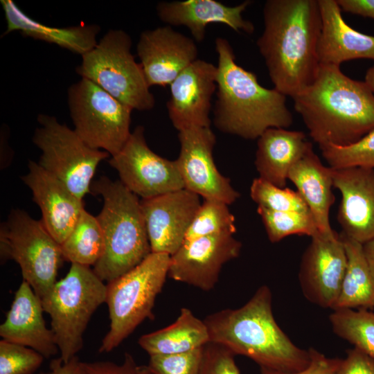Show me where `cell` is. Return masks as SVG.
Instances as JSON below:
<instances>
[{"label":"cell","mask_w":374,"mask_h":374,"mask_svg":"<svg viewBox=\"0 0 374 374\" xmlns=\"http://www.w3.org/2000/svg\"><path fill=\"white\" fill-rule=\"evenodd\" d=\"M256 44L274 89L293 98L314 79L320 62L318 0H267Z\"/></svg>","instance_id":"6da1fadb"},{"label":"cell","mask_w":374,"mask_h":374,"mask_svg":"<svg viewBox=\"0 0 374 374\" xmlns=\"http://www.w3.org/2000/svg\"><path fill=\"white\" fill-rule=\"evenodd\" d=\"M292 99L319 148L352 145L374 130V94L339 66L320 64L314 80Z\"/></svg>","instance_id":"7a4b0ae2"},{"label":"cell","mask_w":374,"mask_h":374,"mask_svg":"<svg viewBox=\"0 0 374 374\" xmlns=\"http://www.w3.org/2000/svg\"><path fill=\"white\" fill-rule=\"evenodd\" d=\"M203 321L210 342L250 358L260 368L294 373L310 363L309 350L296 346L277 324L267 285L260 287L243 306L217 311Z\"/></svg>","instance_id":"3957f363"},{"label":"cell","mask_w":374,"mask_h":374,"mask_svg":"<svg viewBox=\"0 0 374 374\" xmlns=\"http://www.w3.org/2000/svg\"><path fill=\"white\" fill-rule=\"evenodd\" d=\"M217 99L213 123L224 133L256 139L267 129L287 128L293 116L286 96L262 87L255 73L238 65L229 41L217 37Z\"/></svg>","instance_id":"277c9868"},{"label":"cell","mask_w":374,"mask_h":374,"mask_svg":"<svg viewBox=\"0 0 374 374\" xmlns=\"http://www.w3.org/2000/svg\"><path fill=\"white\" fill-rule=\"evenodd\" d=\"M91 192L103 197L96 216L103 231L105 251L93 271L107 283L140 264L151 253L141 200L120 181L106 176L92 182Z\"/></svg>","instance_id":"5b68a950"},{"label":"cell","mask_w":374,"mask_h":374,"mask_svg":"<svg viewBox=\"0 0 374 374\" xmlns=\"http://www.w3.org/2000/svg\"><path fill=\"white\" fill-rule=\"evenodd\" d=\"M170 256L151 253L140 264L107 283L106 303L109 330L98 351L117 348L146 319H154L153 308L168 274Z\"/></svg>","instance_id":"8992f818"},{"label":"cell","mask_w":374,"mask_h":374,"mask_svg":"<svg viewBox=\"0 0 374 374\" xmlns=\"http://www.w3.org/2000/svg\"><path fill=\"white\" fill-rule=\"evenodd\" d=\"M106 297L107 285L93 270L72 263L66 275L41 300L51 317V328L64 363L82 348L88 323Z\"/></svg>","instance_id":"52a82bcc"},{"label":"cell","mask_w":374,"mask_h":374,"mask_svg":"<svg viewBox=\"0 0 374 374\" xmlns=\"http://www.w3.org/2000/svg\"><path fill=\"white\" fill-rule=\"evenodd\" d=\"M132 45V38L125 31L109 30L82 56L76 72L133 110H150L155 98L140 63L131 52Z\"/></svg>","instance_id":"ba28073f"},{"label":"cell","mask_w":374,"mask_h":374,"mask_svg":"<svg viewBox=\"0 0 374 374\" xmlns=\"http://www.w3.org/2000/svg\"><path fill=\"white\" fill-rule=\"evenodd\" d=\"M1 259H10L19 266L24 280L42 300L52 290L63 260L60 244L41 220L26 211L12 209L0 229Z\"/></svg>","instance_id":"9c48e42d"},{"label":"cell","mask_w":374,"mask_h":374,"mask_svg":"<svg viewBox=\"0 0 374 374\" xmlns=\"http://www.w3.org/2000/svg\"><path fill=\"white\" fill-rule=\"evenodd\" d=\"M73 130L89 147L116 154L129 139L132 109L92 81L81 78L68 90Z\"/></svg>","instance_id":"30bf717a"},{"label":"cell","mask_w":374,"mask_h":374,"mask_svg":"<svg viewBox=\"0 0 374 374\" xmlns=\"http://www.w3.org/2000/svg\"><path fill=\"white\" fill-rule=\"evenodd\" d=\"M37 121L40 125L33 141L42 152L38 163L82 199L91 192L99 163L109 154L89 147L73 130L54 116L41 114Z\"/></svg>","instance_id":"8fae6325"},{"label":"cell","mask_w":374,"mask_h":374,"mask_svg":"<svg viewBox=\"0 0 374 374\" xmlns=\"http://www.w3.org/2000/svg\"><path fill=\"white\" fill-rule=\"evenodd\" d=\"M108 163L132 193L148 199L184 188L176 160L153 152L145 139L144 127L137 126L123 148Z\"/></svg>","instance_id":"7c38bea8"},{"label":"cell","mask_w":374,"mask_h":374,"mask_svg":"<svg viewBox=\"0 0 374 374\" xmlns=\"http://www.w3.org/2000/svg\"><path fill=\"white\" fill-rule=\"evenodd\" d=\"M180 151L176 159L184 188L202 197L228 205L240 194L229 178L217 168L213 157L216 137L211 127H193L179 132Z\"/></svg>","instance_id":"4fadbf2b"},{"label":"cell","mask_w":374,"mask_h":374,"mask_svg":"<svg viewBox=\"0 0 374 374\" xmlns=\"http://www.w3.org/2000/svg\"><path fill=\"white\" fill-rule=\"evenodd\" d=\"M233 235L220 233L184 242L170 256L168 276L204 291L213 289L223 265L240 255L242 243Z\"/></svg>","instance_id":"5bb4252c"},{"label":"cell","mask_w":374,"mask_h":374,"mask_svg":"<svg viewBox=\"0 0 374 374\" xmlns=\"http://www.w3.org/2000/svg\"><path fill=\"white\" fill-rule=\"evenodd\" d=\"M304 251L299 279L308 300L333 310L338 299L347 266V256L339 233L318 234L311 238Z\"/></svg>","instance_id":"9a60e30c"},{"label":"cell","mask_w":374,"mask_h":374,"mask_svg":"<svg viewBox=\"0 0 374 374\" xmlns=\"http://www.w3.org/2000/svg\"><path fill=\"white\" fill-rule=\"evenodd\" d=\"M199 196L186 188L142 199L141 206L152 253L172 256L184 242L201 205Z\"/></svg>","instance_id":"2e32d148"},{"label":"cell","mask_w":374,"mask_h":374,"mask_svg":"<svg viewBox=\"0 0 374 374\" xmlns=\"http://www.w3.org/2000/svg\"><path fill=\"white\" fill-rule=\"evenodd\" d=\"M217 65L198 58L169 85L168 113L178 132L211 126V100L217 89Z\"/></svg>","instance_id":"e0dca14e"},{"label":"cell","mask_w":374,"mask_h":374,"mask_svg":"<svg viewBox=\"0 0 374 374\" xmlns=\"http://www.w3.org/2000/svg\"><path fill=\"white\" fill-rule=\"evenodd\" d=\"M136 51L150 87L170 85L199 53L193 39L170 26L143 31Z\"/></svg>","instance_id":"ac0fdd59"},{"label":"cell","mask_w":374,"mask_h":374,"mask_svg":"<svg viewBox=\"0 0 374 374\" xmlns=\"http://www.w3.org/2000/svg\"><path fill=\"white\" fill-rule=\"evenodd\" d=\"M333 169V186L341 195L337 219L341 233L362 244L374 239V168Z\"/></svg>","instance_id":"d6986e66"},{"label":"cell","mask_w":374,"mask_h":374,"mask_svg":"<svg viewBox=\"0 0 374 374\" xmlns=\"http://www.w3.org/2000/svg\"><path fill=\"white\" fill-rule=\"evenodd\" d=\"M28 167V171L21 179L30 189L33 199L39 207L41 222L60 244L73 230L84 209L82 199L74 195L38 163L29 161Z\"/></svg>","instance_id":"ffe728a7"},{"label":"cell","mask_w":374,"mask_h":374,"mask_svg":"<svg viewBox=\"0 0 374 374\" xmlns=\"http://www.w3.org/2000/svg\"><path fill=\"white\" fill-rule=\"evenodd\" d=\"M250 3V1H245L229 6L215 0L161 1L157 3L156 10L163 23L170 26L186 27L193 39L202 42L205 38L206 26L211 24H222L235 32L252 34L254 25L242 16Z\"/></svg>","instance_id":"44dd1931"},{"label":"cell","mask_w":374,"mask_h":374,"mask_svg":"<svg viewBox=\"0 0 374 374\" xmlns=\"http://www.w3.org/2000/svg\"><path fill=\"white\" fill-rule=\"evenodd\" d=\"M44 312L40 298L23 280L0 326L2 339L30 348L44 358L55 356L59 349L53 332L46 326Z\"/></svg>","instance_id":"7402d4cb"},{"label":"cell","mask_w":374,"mask_h":374,"mask_svg":"<svg viewBox=\"0 0 374 374\" xmlns=\"http://www.w3.org/2000/svg\"><path fill=\"white\" fill-rule=\"evenodd\" d=\"M321 32L318 56L321 64L339 66L356 59L374 60V36L362 33L344 21L337 0H318Z\"/></svg>","instance_id":"603a6c76"},{"label":"cell","mask_w":374,"mask_h":374,"mask_svg":"<svg viewBox=\"0 0 374 374\" xmlns=\"http://www.w3.org/2000/svg\"><path fill=\"white\" fill-rule=\"evenodd\" d=\"M288 179L307 204L319 232L326 236L335 235L337 232L332 229L329 219L330 209L335 200L332 190L333 169L322 163L312 143L291 168Z\"/></svg>","instance_id":"cb8c5ba5"},{"label":"cell","mask_w":374,"mask_h":374,"mask_svg":"<svg viewBox=\"0 0 374 374\" xmlns=\"http://www.w3.org/2000/svg\"><path fill=\"white\" fill-rule=\"evenodd\" d=\"M310 143L301 131L279 127L266 130L257 142L255 166L259 177L285 188L291 168Z\"/></svg>","instance_id":"d4e9b609"},{"label":"cell","mask_w":374,"mask_h":374,"mask_svg":"<svg viewBox=\"0 0 374 374\" xmlns=\"http://www.w3.org/2000/svg\"><path fill=\"white\" fill-rule=\"evenodd\" d=\"M6 21L4 36L19 31L24 37L54 44L82 56L97 44L100 28L96 24H81L65 28L42 24L24 12L12 0H1Z\"/></svg>","instance_id":"484cf974"},{"label":"cell","mask_w":374,"mask_h":374,"mask_svg":"<svg viewBox=\"0 0 374 374\" xmlns=\"http://www.w3.org/2000/svg\"><path fill=\"white\" fill-rule=\"evenodd\" d=\"M210 342L204 321L193 312L183 308L172 324L142 335L138 343L149 355H170L189 352L204 347Z\"/></svg>","instance_id":"4316f807"},{"label":"cell","mask_w":374,"mask_h":374,"mask_svg":"<svg viewBox=\"0 0 374 374\" xmlns=\"http://www.w3.org/2000/svg\"><path fill=\"white\" fill-rule=\"evenodd\" d=\"M344 243L347 266L341 290L332 310L337 309H374V278L363 244L339 233Z\"/></svg>","instance_id":"83f0119b"},{"label":"cell","mask_w":374,"mask_h":374,"mask_svg":"<svg viewBox=\"0 0 374 374\" xmlns=\"http://www.w3.org/2000/svg\"><path fill=\"white\" fill-rule=\"evenodd\" d=\"M63 260L94 266L105 251V240L97 217L84 209L73 230L60 244Z\"/></svg>","instance_id":"f1b7e54d"},{"label":"cell","mask_w":374,"mask_h":374,"mask_svg":"<svg viewBox=\"0 0 374 374\" xmlns=\"http://www.w3.org/2000/svg\"><path fill=\"white\" fill-rule=\"evenodd\" d=\"M333 332L374 359V312L337 309L330 315Z\"/></svg>","instance_id":"f546056e"},{"label":"cell","mask_w":374,"mask_h":374,"mask_svg":"<svg viewBox=\"0 0 374 374\" xmlns=\"http://www.w3.org/2000/svg\"><path fill=\"white\" fill-rule=\"evenodd\" d=\"M257 212L273 243L292 235L312 238L320 233L310 211H274L258 206Z\"/></svg>","instance_id":"4dcf8cb0"},{"label":"cell","mask_w":374,"mask_h":374,"mask_svg":"<svg viewBox=\"0 0 374 374\" xmlns=\"http://www.w3.org/2000/svg\"><path fill=\"white\" fill-rule=\"evenodd\" d=\"M235 232V217L229 205L219 200L206 199L196 212L184 242L216 233Z\"/></svg>","instance_id":"1f68e13d"},{"label":"cell","mask_w":374,"mask_h":374,"mask_svg":"<svg viewBox=\"0 0 374 374\" xmlns=\"http://www.w3.org/2000/svg\"><path fill=\"white\" fill-rule=\"evenodd\" d=\"M251 199L267 210L274 211H310L297 192L288 188L276 186L260 177L255 178L250 187Z\"/></svg>","instance_id":"d6a6232c"},{"label":"cell","mask_w":374,"mask_h":374,"mask_svg":"<svg viewBox=\"0 0 374 374\" xmlns=\"http://www.w3.org/2000/svg\"><path fill=\"white\" fill-rule=\"evenodd\" d=\"M319 149L328 166L332 168H374V130L352 145H327Z\"/></svg>","instance_id":"836d02e7"},{"label":"cell","mask_w":374,"mask_h":374,"mask_svg":"<svg viewBox=\"0 0 374 374\" xmlns=\"http://www.w3.org/2000/svg\"><path fill=\"white\" fill-rule=\"evenodd\" d=\"M44 356L36 350L6 340L0 341V374H33Z\"/></svg>","instance_id":"e575fe53"},{"label":"cell","mask_w":374,"mask_h":374,"mask_svg":"<svg viewBox=\"0 0 374 374\" xmlns=\"http://www.w3.org/2000/svg\"><path fill=\"white\" fill-rule=\"evenodd\" d=\"M203 348L183 353L150 355L148 368L153 374H198Z\"/></svg>","instance_id":"d590c367"},{"label":"cell","mask_w":374,"mask_h":374,"mask_svg":"<svg viewBox=\"0 0 374 374\" xmlns=\"http://www.w3.org/2000/svg\"><path fill=\"white\" fill-rule=\"evenodd\" d=\"M235 355L222 345L208 342L203 348L198 374H240Z\"/></svg>","instance_id":"8d00e7d4"},{"label":"cell","mask_w":374,"mask_h":374,"mask_svg":"<svg viewBox=\"0 0 374 374\" xmlns=\"http://www.w3.org/2000/svg\"><path fill=\"white\" fill-rule=\"evenodd\" d=\"M310 361L304 369L294 373H283L260 368V374H335L341 359L330 358L314 348H310Z\"/></svg>","instance_id":"74e56055"},{"label":"cell","mask_w":374,"mask_h":374,"mask_svg":"<svg viewBox=\"0 0 374 374\" xmlns=\"http://www.w3.org/2000/svg\"><path fill=\"white\" fill-rule=\"evenodd\" d=\"M335 374H374V359L354 347L340 360Z\"/></svg>","instance_id":"f35d334b"},{"label":"cell","mask_w":374,"mask_h":374,"mask_svg":"<svg viewBox=\"0 0 374 374\" xmlns=\"http://www.w3.org/2000/svg\"><path fill=\"white\" fill-rule=\"evenodd\" d=\"M85 374H138L134 357L128 353L124 354V359L118 364L110 361L82 362Z\"/></svg>","instance_id":"ab89813d"},{"label":"cell","mask_w":374,"mask_h":374,"mask_svg":"<svg viewBox=\"0 0 374 374\" xmlns=\"http://www.w3.org/2000/svg\"><path fill=\"white\" fill-rule=\"evenodd\" d=\"M341 11L374 19V0H337Z\"/></svg>","instance_id":"60d3db41"},{"label":"cell","mask_w":374,"mask_h":374,"mask_svg":"<svg viewBox=\"0 0 374 374\" xmlns=\"http://www.w3.org/2000/svg\"><path fill=\"white\" fill-rule=\"evenodd\" d=\"M50 368L53 374H85L82 362L77 356L67 363H64L60 357L54 359L51 362Z\"/></svg>","instance_id":"b9f144b4"},{"label":"cell","mask_w":374,"mask_h":374,"mask_svg":"<svg viewBox=\"0 0 374 374\" xmlns=\"http://www.w3.org/2000/svg\"><path fill=\"white\" fill-rule=\"evenodd\" d=\"M363 249L371 272L374 278V239L363 244Z\"/></svg>","instance_id":"7bdbcfd3"},{"label":"cell","mask_w":374,"mask_h":374,"mask_svg":"<svg viewBox=\"0 0 374 374\" xmlns=\"http://www.w3.org/2000/svg\"><path fill=\"white\" fill-rule=\"evenodd\" d=\"M364 82L374 94V64L367 70Z\"/></svg>","instance_id":"ee69618b"},{"label":"cell","mask_w":374,"mask_h":374,"mask_svg":"<svg viewBox=\"0 0 374 374\" xmlns=\"http://www.w3.org/2000/svg\"><path fill=\"white\" fill-rule=\"evenodd\" d=\"M33 374H36V373H33ZM37 374H53V372L51 371L50 372H46V373H37Z\"/></svg>","instance_id":"f6af8a7d"},{"label":"cell","mask_w":374,"mask_h":374,"mask_svg":"<svg viewBox=\"0 0 374 374\" xmlns=\"http://www.w3.org/2000/svg\"><path fill=\"white\" fill-rule=\"evenodd\" d=\"M142 374H153V373H151V372L149 371H144Z\"/></svg>","instance_id":"bcb514c9"}]
</instances>
